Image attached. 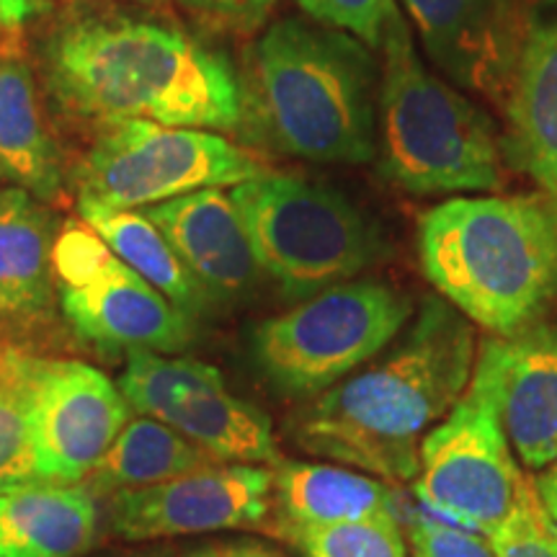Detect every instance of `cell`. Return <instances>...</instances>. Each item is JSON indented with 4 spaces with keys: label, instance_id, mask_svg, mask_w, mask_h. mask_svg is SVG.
<instances>
[{
    "label": "cell",
    "instance_id": "1",
    "mask_svg": "<svg viewBox=\"0 0 557 557\" xmlns=\"http://www.w3.org/2000/svg\"><path fill=\"white\" fill-rule=\"evenodd\" d=\"M475 359L470 320L444 297H426L393 351L299 410L292 438L329 462L413 483L423 436L462 398Z\"/></svg>",
    "mask_w": 557,
    "mask_h": 557
},
{
    "label": "cell",
    "instance_id": "2",
    "mask_svg": "<svg viewBox=\"0 0 557 557\" xmlns=\"http://www.w3.org/2000/svg\"><path fill=\"white\" fill-rule=\"evenodd\" d=\"M54 107L96 124L240 127V78L227 58L158 21L78 16L45 47Z\"/></svg>",
    "mask_w": 557,
    "mask_h": 557
},
{
    "label": "cell",
    "instance_id": "3",
    "mask_svg": "<svg viewBox=\"0 0 557 557\" xmlns=\"http://www.w3.org/2000/svg\"><path fill=\"white\" fill-rule=\"evenodd\" d=\"M423 274L491 336L545 323L557 310V199L457 197L418 225Z\"/></svg>",
    "mask_w": 557,
    "mask_h": 557
},
{
    "label": "cell",
    "instance_id": "4",
    "mask_svg": "<svg viewBox=\"0 0 557 557\" xmlns=\"http://www.w3.org/2000/svg\"><path fill=\"white\" fill-rule=\"evenodd\" d=\"M243 120L271 148L323 163L377 152V65L338 29L278 21L248 54Z\"/></svg>",
    "mask_w": 557,
    "mask_h": 557
},
{
    "label": "cell",
    "instance_id": "5",
    "mask_svg": "<svg viewBox=\"0 0 557 557\" xmlns=\"http://www.w3.org/2000/svg\"><path fill=\"white\" fill-rule=\"evenodd\" d=\"M382 50L380 143L387 176L423 197L496 189L500 156L491 120L418 60L398 13Z\"/></svg>",
    "mask_w": 557,
    "mask_h": 557
},
{
    "label": "cell",
    "instance_id": "6",
    "mask_svg": "<svg viewBox=\"0 0 557 557\" xmlns=\"http://www.w3.org/2000/svg\"><path fill=\"white\" fill-rule=\"evenodd\" d=\"M256 261L287 297L344 284L385 250L380 227L333 186L297 173H259L230 189Z\"/></svg>",
    "mask_w": 557,
    "mask_h": 557
},
{
    "label": "cell",
    "instance_id": "7",
    "mask_svg": "<svg viewBox=\"0 0 557 557\" xmlns=\"http://www.w3.org/2000/svg\"><path fill=\"white\" fill-rule=\"evenodd\" d=\"M413 299L385 282H344L253 331V359L278 395L315 398L380 357L413 315Z\"/></svg>",
    "mask_w": 557,
    "mask_h": 557
},
{
    "label": "cell",
    "instance_id": "8",
    "mask_svg": "<svg viewBox=\"0 0 557 557\" xmlns=\"http://www.w3.org/2000/svg\"><path fill=\"white\" fill-rule=\"evenodd\" d=\"M524 480L500 421L496 382L475 359L462 398L418 449V504L431 517L493 537L517 508Z\"/></svg>",
    "mask_w": 557,
    "mask_h": 557
},
{
    "label": "cell",
    "instance_id": "9",
    "mask_svg": "<svg viewBox=\"0 0 557 557\" xmlns=\"http://www.w3.org/2000/svg\"><path fill=\"white\" fill-rule=\"evenodd\" d=\"M259 173V158L218 132L129 120L101 124L73 184L78 205L145 209L199 189L238 186Z\"/></svg>",
    "mask_w": 557,
    "mask_h": 557
},
{
    "label": "cell",
    "instance_id": "10",
    "mask_svg": "<svg viewBox=\"0 0 557 557\" xmlns=\"http://www.w3.org/2000/svg\"><path fill=\"white\" fill-rule=\"evenodd\" d=\"M52 274L62 315L103 351L173 354L197 336L194 318L116 259L88 222L67 220L54 235Z\"/></svg>",
    "mask_w": 557,
    "mask_h": 557
},
{
    "label": "cell",
    "instance_id": "11",
    "mask_svg": "<svg viewBox=\"0 0 557 557\" xmlns=\"http://www.w3.org/2000/svg\"><path fill=\"white\" fill-rule=\"evenodd\" d=\"M120 389L132 410L186 436L218 462H282L267 413L230 393L220 369L207 361L129 351Z\"/></svg>",
    "mask_w": 557,
    "mask_h": 557
},
{
    "label": "cell",
    "instance_id": "12",
    "mask_svg": "<svg viewBox=\"0 0 557 557\" xmlns=\"http://www.w3.org/2000/svg\"><path fill=\"white\" fill-rule=\"evenodd\" d=\"M39 483L75 485L94 470L132 418L120 385L78 359L26 357Z\"/></svg>",
    "mask_w": 557,
    "mask_h": 557
},
{
    "label": "cell",
    "instance_id": "13",
    "mask_svg": "<svg viewBox=\"0 0 557 557\" xmlns=\"http://www.w3.org/2000/svg\"><path fill=\"white\" fill-rule=\"evenodd\" d=\"M274 513V468L214 462L165 483L109 496L116 537L150 542L186 534L263 529Z\"/></svg>",
    "mask_w": 557,
    "mask_h": 557
},
{
    "label": "cell",
    "instance_id": "14",
    "mask_svg": "<svg viewBox=\"0 0 557 557\" xmlns=\"http://www.w3.org/2000/svg\"><path fill=\"white\" fill-rule=\"evenodd\" d=\"M496 382L506 436L527 470L557 462V323L534 325L517 336H491L480 344Z\"/></svg>",
    "mask_w": 557,
    "mask_h": 557
},
{
    "label": "cell",
    "instance_id": "15",
    "mask_svg": "<svg viewBox=\"0 0 557 557\" xmlns=\"http://www.w3.org/2000/svg\"><path fill=\"white\" fill-rule=\"evenodd\" d=\"M143 214L165 235L212 305L248 295L259 282L261 267L230 194L199 189L145 207Z\"/></svg>",
    "mask_w": 557,
    "mask_h": 557
},
{
    "label": "cell",
    "instance_id": "16",
    "mask_svg": "<svg viewBox=\"0 0 557 557\" xmlns=\"http://www.w3.org/2000/svg\"><path fill=\"white\" fill-rule=\"evenodd\" d=\"M508 156L557 199V3L529 16L508 99Z\"/></svg>",
    "mask_w": 557,
    "mask_h": 557
},
{
    "label": "cell",
    "instance_id": "17",
    "mask_svg": "<svg viewBox=\"0 0 557 557\" xmlns=\"http://www.w3.org/2000/svg\"><path fill=\"white\" fill-rule=\"evenodd\" d=\"M54 220L21 186L0 189V325L41 333L58 318L52 274Z\"/></svg>",
    "mask_w": 557,
    "mask_h": 557
},
{
    "label": "cell",
    "instance_id": "18",
    "mask_svg": "<svg viewBox=\"0 0 557 557\" xmlns=\"http://www.w3.org/2000/svg\"><path fill=\"white\" fill-rule=\"evenodd\" d=\"M274 532L400 519V498L385 480L336 462L274 465Z\"/></svg>",
    "mask_w": 557,
    "mask_h": 557
},
{
    "label": "cell",
    "instance_id": "19",
    "mask_svg": "<svg viewBox=\"0 0 557 557\" xmlns=\"http://www.w3.org/2000/svg\"><path fill=\"white\" fill-rule=\"evenodd\" d=\"M99 498L83 483L0 493V557H81L99 540Z\"/></svg>",
    "mask_w": 557,
    "mask_h": 557
},
{
    "label": "cell",
    "instance_id": "20",
    "mask_svg": "<svg viewBox=\"0 0 557 557\" xmlns=\"http://www.w3.org/2000/svg\"><path fill=\"white\" fill-rule=\"evenodd\" d=\"M0 173L41 201L62 199L58 145L39 111L29 60L0 45Z\"/></svg>",
    "mask_w": 557,
    "mask_h": 557
},
{
    "label": "cell",
    "instance_id": "21",
    "mask_svg": "<svg viewBox=\"0 0 557 557\" xmlns=\"http://www.w3.org/2000/svg\"><path fill=\"white\" fill-rule=\"evenodd\" d=\"M423 47L444 73L480 86L500 58L508 0H406Z\"/></svg>",
    "mask_w": 557,
    "mask_h": 557
},
{
    "label": "cell",
    "instance_id": "22",
    "mask_svg": "<svg viewBox=\"0 0 557 557\" xmlns=\"http://www.w3.org/2000/svg\"><path fill=\"white\" fill-rule=\"evenodd\" d=\"M214 462L218 459L186 436L148 416H139L129 418L127 426L81 483L96 498H109L120 491L165 483Z\"/></svg>",
    "mask_w": 557,
    "mask_h": 557
},
{
    "label": "cell",
    "instance_id": "23",
    "mask_svg": "<svg viewBox=\"0 0 557 557\" xmlns=\"http://www.w3.org/2000/svg\"><path fill=\"white\" fill-rule=\"evenodd\" d=\"M78 212L116 259L127 263L160 295L169 297L181 312L197 318L212 305V299L184 267L165 235L143 212L96 205H78Z\"/></svg>",
    "mask_w": 557,
    "mask_h": 557
},
{
    "label": "cell",
    "instance_id": "24",
    "mask_svg": "<svg viewBox=\"0 0 557 557\" xmlns=\"http://www.w3.org/2000/svg\"><path fill=\"white\" fill-rule=\"evenodd\" d=\"M29 351L11 346L0 359V493L39 483L26 385Z\"/></svg>",
    "mask_w": 557,
    "mask_h": 557
},
{
    "label": "cell",
    "instance_id": "25",
    "mask_svg": "<svg viewBox=\"0 0 557 557\" xmlns=\"http://www.w3.org/2000/svg\"><path fill=\"white\" fill-rule=\"evenodd\" d=\"M282 537L305 557H408V540L400 519L305 527L284 532Z\"/></svg>",
    "mask_w": 557,
    "mask_h": 557
},
{
    "label": "cell",
    "instance_id": "26",
    "mask_svg": "<svg viewBox=\"0 0 557 557\" xmlns=\"http://www.w3.org/2000/svg\"><path fill=\"white\" fill-rule=\"evenodd\" d=\"M487 540L496 557H557V527L542 504L534 475H527L517 508Z\"/></svg>",
    "mask_w": 557,
    "mask_h": 557
},
{
    "label": "cell",
    "instance_id": "27",
    "mask_svg": "<svg viewBox=\"0 0 557 557\" xmlns=\"http://www.w3.org/2000/svg\"><path fill=\"white\" fill-rule=\"evenodd\" d=\"M299 9L320 24L359 37L367 47H382L393 21L395 0H297Z\"/></svg>",
    "mask_w": 557,
    "mask_h": 557
},
{
    "label": "cell",
    "instance_id": "28",
    "mask_svg": "<svg viewBox=\"0 0 557 557\" xmlns=\"http://www.w3.org/2000/svg\"><path fill=\"white\" fill-rule=\"evenodd\" d=\"M406 540L408 557H496L491 540L483 534L449 524L431 513H416L410 519Z\"/></svg>",
    "mask_w": 557,
    "mask_h": 557
},
{
    "label": "cell",
    "instance_id": "29",
    "mask_svg": "<svg viewBox=\"0 0 557 557\" xmlns=\"http://www.w3.org/2000/svg\"><path fill=\"white\" fill-rule=\"evenodd\" d=\"M181 5L214 24L248 29L267 16L274 0H181Z\"/></svg>",
    "mask_w": 557,
    "mask_h": 557
},
{
    "label": "cell",
    "instance_id": "30",
    "mask_svg": "<svg viewBox=\"0 0 557 557\" xmlns=\"http://www.w3.org/2000/svg\"><path fill=\"white\" fill-rule=\"evenodd\" d=\"M41 0H0V32L18 29L21 24L37 16Z\"/></svg>",
    "mask_w": 557,
    "mask_h": 557
},
{
    "label": "cell",
    "instance_id": "31",
    "mask_svg": "<svg viewBox=\"0 0 557 557\" xmlns=\"http://www.w3.org/2000/svg\"><path fill=\"white\" fill-rule=\"evenodd\" d=\"M534 483H537V493L542 498V504H545L547 513L553 517L555 527H557V462L549 465L542 472L534 475Z\"/></svg>",
    "mask_w": 557,
    "mask_h": 557
},
{
    "label": "cell",
    "instance_id": "32",
    "mask_svg": "<svg viewBox=\"0 0 557 557\" xmlns=\"http://www.w3.org/2000/svg\"><path fill=\"white\" fill-rule=\"evenodd\" d=\"M220 555L222 557H278L276 553H271L269 547L256 545V542H238V545L220 549Z\"/></svg>",
    "mask_w": 557,
    "mask_h": 557
},
{
    "label": "cell",
    "instance_id": "33",
    "mask_svg": "<svg viewBox=\"0 0 557 557\" xmlns=\"http://www.w3.org/2000/svg\"><path fill=\"white\" fill-rule=\"evenodd\" d=\"M169 547H145V549H127V553H116L111 557H171Z\"/></svg>",
    "mask_w": 557,
    "mask_h": 557
},
{
    "label": "cell",
    "instance_id": "34",
    "mask_svg": "<svg viewBox=\"0 0 557 557\" xmlns=\"http://www.w3.org/2000/svg\"><path fill=\"white\" fill-rule=\"evenodd\" d=\"M181 557H222V555H220L218 547H197V549H191V553H186Z\"/></svg>",
    "mask_w": 557,
    "mask_h": 557
},
{
    "label": "cell",
    "instance_id": "35",
    "mask_svg": "<svg viewBox=\"0 0 557 557\" xmlns=\"http://www.w3.org/2000/svg\"><path fill=\"white\" fill-rule=\"evenodd\" d=\"M11 346H16V344H11V341H5V338H0V359L5 357V351H9Z\"/></svg>",
    "mask_w": 557,
    "mask_h": 557
},
{
    "label": "cell",
    "instance_id": "36",
    "mask_svg": "<svg viewBox=\"0 0 557 557\" xmlns=\"http://www.w3.org/2000/svg\"><path fill=\"white\" fill-rule=\"evenodd\" d=\"M0 338H3V336H0Z\"/></svg>",
    "mask_w": 557,
    "mask_h": 557
}]
</instances>
